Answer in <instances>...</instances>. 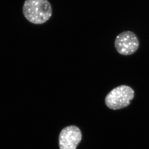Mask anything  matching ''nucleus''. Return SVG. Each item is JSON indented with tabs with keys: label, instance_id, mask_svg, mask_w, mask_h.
<instances>
[{
	"label": "nucleus",
	"instance_id": "obj_2",
	"mask_svg": "<svg viewBox=\"0 0 149 149\" xmlns=\"http://www.w3.org/2000/svg\"><path fill=\"white\" fill-rule=\"evenodd\" d=\"M134 97L133 89L129 86L122 85L108 93L105 97V104L112 110H119L129 105Z\"/></svg>",
	"mask_w": 149,
	"mask_h": 149
},
{
	"label": "nucleus",
	"instance_id": "obj_4",
	"mask_svg": "<svg viewBox=\"0 0 149 149\" xmlns=\"http://www.w3.org/2000/svg\"><path fill=\"white\" fill-rule=\"evenodd\" d=\"M82 139V132L79 127L74 125L66 127L60 134V149H76Z\"/></svg>",
	"mask_w": 149,
	"mask_h": 149
},
{
	"label": "nucleus",
	"instance_id": "obj_3",
	"mask_svg": "<svg viewBox=\"0 0 149 149\" xmlns=\"http://www.w3.org/2000/svg\"><path fill=\"white\" fill-rule=\"evenodd\" d=\"M114 45L119 54L129 56L135 53L138 49L139 40L133 31H123L116 37Z\"/></svg>",
	"mask_w": 149,
	"mask_h": 149
},
{
	"label": "nucleus",
	"instance_id": "obj_1",
	"mask_svg": "<svg viewBox=\"0 0 149 149\" xmlns=\"http://www.w3.org/2000/svg\"><path fill=\"white\" fill-rule=\"evenodd\" d=\"M24 17L32 24H44L52 15L51 4L48 0H26L23 6Z\"/></svg>",
	"mask_w": 149,
	"mask_h": 149
}]
</instances>
